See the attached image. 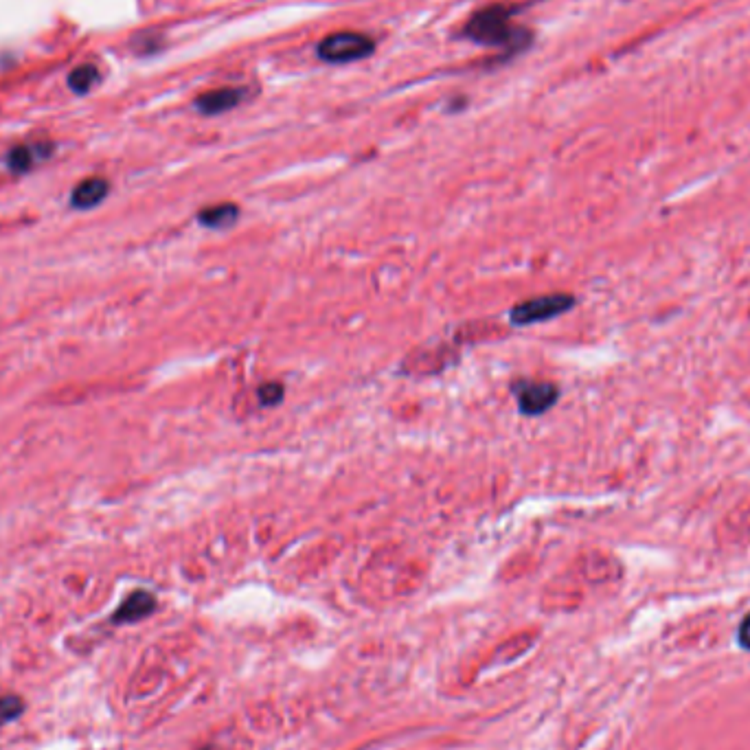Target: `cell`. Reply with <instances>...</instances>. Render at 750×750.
Masks as SVG:
<instances>
[{"label": "cell", "instance_id": "1", "mask_svg": "<svg viewBox=\"0 0 750 750\" xmlns=\"http://www.w3.org/2000/svg\"><path fill=\"white\" fill-rule=\"evenodd\" d=\"M514 7L507 5H490L468 20L463 29V36L483 44V47L505 49L507 53H520L531 44V33L514 25Z\"/></svg>", "mask_w": 750, "mask_h": 750}, {"label": "cell", "instance_id": "2", "mask_svg": "<svg viewBox=\"0 0 750 750\" xmlns=\"http://www.w3.org/2000/svg\"><path fill=\"white\" fill-rule=\"evenodd\" d=\"M375 53V40L360 31H334L318 42L316 55L325 64H351L367 60Z\"/></svg>", "mask_w": 750, "mask_h": 750}, {"label": "cell", "instance_id": "3", "mask_svg": "<svg viewBox=\"0 0 750 750\" xmlns=\"http://www.w3.org/2000/svg\"><path fill=\"white\" fill-rule=\"evenodd\" d=\"M575 308V297L573 294H547V297H538L516 305L514 310L509 312V323L516 327H527V325H536L544 321H553L568 310Z\"/></svg>", "mask_w": 750, "mask_h": 750}, {"label": "cell", "instance_id": "4", "mask_svg": "<svg viewBox=\"0 0 750 750\" xmlns=\"http://www.w3.org/2000/svg\"><path fill=\"white\" fill-rule=\"evenodd\" d=\"M518 397V411L525 417H540L558 404L560 389L551 382H518L514 386Z\"/></svg>", "mask_w": 750, "mask_h": 750}, {"label": "cell", "instance_id": "5", "mask_svg": "<svg viewBox=\"0 0 750 750\" xmlns=\"http://www.w3.org/2000/svg\"><path fill=\"white\" fill-rule=\"evenodd\" d=\"M55 154V143L51 141H33V143H22L11 147L5 154V167L9 174L14 176H27L33 169L47 163L49 158Z\"/></svg>", "mask_w": 750, "mask_h": 750}, {"label": "cell", "instance_id": "6", "mask_svg": "<svg viewBox=\"0 0 750 750\" xmlns=\"http://www.w3.org/2000/svg\"><path fill=\"white\" fill-rule=\"evenodd\" d=\"M246 97H248V88L244 86L213 88L193 101V108H196L204 117H218L237 106H242Z\"/></svg>", "mask_w": 750, "mask_h": 750}, {"label": "cell", "instance_id": "7", "mask_svg": "<svg viewBox=\"0 0 750 750\" xmlns=\"http://www.w3.org/2000/svg\"><path fill=\"white\" fill-rule=\"evenodd\" d=\"M156 610V597L147 590H134L132 595L121 601V606L112 612L110 623L112 625H132L139 623L147 617H152Z\"/></svg>", "mask_w": 750, "mask_h": 750}, {"label": "cell", "instance_id": "8", "mask_svg": "<svg viewBox=\"0 0 750 750\" xmlns=\"http://www.w3.org/2000/svg\"><path fill=\"white\" fill-rule=\"evenodd\" d=\"M108 193H110L108 180L93 176L73 187L71 196H68V204H71V209L75 211H93L99 207V204H104Z\"/></svg>", "mask_w": 750, "mask_h": 750}, {"label": "cell", "instance_id": "9", "mask_svg": "<svg viewBox=\"0 0 750 750\" xmlns=\"http://www.w3.org/2000/svg\"><path fill=\"white\" fill-rule=\"evenodd\" d=\"M240 218V207L233 202H220V204H211V207L202 209L198 213V222L204 226V229L211 231H224L231 229V226Z\"/></svg>", "mask_w": 750, "mask_h": 750}, {"label": "cell", "instance_id": "10", "mask_svg": "<svg viewBox=\"0 0 750 750\" xmlns=\"http://www.w3.org/2000/svg\"><path fill=\"white\" fill-rule=\"evenodd\" d=\"M101 82V73L95 64H82L75 66L71 73L66 77L68 90L75 95H88L97 84Z\"/></svg>", "mask_w": 750, "mask_h": 750}, {"label": "cell", "instance_id": "11", "mask_svg": "<svg viewBox=\"0 0 750 750\" xmlns=\"http://www.w3.org/2000/svg\"><path fill=\"white\" fill-rule=\"evenodd\" d=\"M25 713V702L20 696H0V726L16 722Z\"/></svg>", "mask_w": 750, "mask_h": 750}, {"label": "cell", "instance_id": "12", "mask_svg": "<svg viewBox=\"0 0 750 750\" xmlns=\"http://www.w3.org/2000/svg\"><path fill=\"white\" fill-rule=\"evenodd\" d=\"M283 397H286V391L279 382H266L257 389V400L261 406H277L283 402Z\"/></svg>", "mask_w": 750, "mask_h": 750}, {"label": "cell", "instance_id": "13", "mask_svg": "<svg viewBox=\"0 0 750 750\" xmlns=\"http://www.w3.org/2000/svg\"><path fill=\"white\" fill-rule=\"evenodd\" d=\"M737 643H740V647H744L746 652H750V615L740 623V628H737Z\"/></svg>", "mask_w": 750, "mask_h": 750}]
</instances>
